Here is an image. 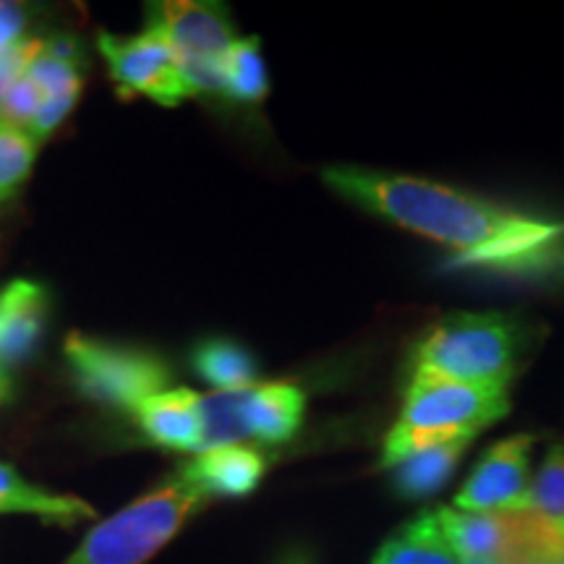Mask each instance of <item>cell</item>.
<instances>
[{
    "label": "cell",
    "instance_id": "14",
    "mask_svg": "<svg viewBox=\"0 0 564 564\" xmlns=\"http://www.w3.org/2000/svg\"><path fill=\"white\" fill-rule=\"evenodd\" d=\"M3 512H26L37 514L47 523L70 525L84 518H91L95 510L79 497L70 494H53L26 481L11 465L0 463V514Z\"/></svg>",
    "mask_w": 564,
    "mask_h": 564
},
{
    "label": "cell",
    "instance_id": "18",
    "mask_svg": "<svg viewBox=\"0 0 564 564\" xmlns=\"http://www.w3.org/2000/svg\"><path fill=\"white\" fill-rule=\"evenodd\" d=\"M223 97L241 105H257L270 95V79L257 37L236 40L220 55Z\"/></svg>",
    "mask_w": 564,
    "mask_h": 564
},
{
    "label": "cell",
    "instance_id": "22",
    "mask_svg": "<svg viewBox=\"0 0 564 564\" xmlns=\"http://www.w3.org/2000/svg\"><path fill=\"white\" fill-rule=\"evenodd\" d=\"M26 74L37 82V87L45 95V100H79L82 95V61L58 58V55L47 53L45 45L34 55V61L26 68Z\"/></svg>",
    "mask_w": 564,
    "mask_h": 564
},
{
    "label": "cell",
    "instance_id": "26",
    "mask_svg": "<svg viewBox=\"0 0 564 564\" xmlns=\"http://www.w3.org/2000/svg\"><path fill=\"white\" fill-rule=\"evenodd\" d=\"M11 400H13V379L11 373L0 366V405L11 403Z\"/></svg>",
    "mask_w": 564,
    "mask_h": 564
},
{
    "label": "cell",
    "instance_id": "8",
    "mask_svg": "<svg viewBox=\"0 0 564 564\" xmlns=\"http://www.w3.org/2000/svg\"><path fill=\"white\" fill-rule=\"evenodd\" d=\"M535 434H514L486 449L455 497L463 512L531 510V453Z\"/></svg>",
    "mask_w": 564,
    "mask_h": 564
},
{
    "label": "cell",
    "instance_id": "21",
    "mask_svg": "<svg viewBox=\"0 0 564 564\" xmlns=\"http://www.w3.org/2000/svg\"><path fill=\"white\" fill-rule=\"evenodd\" d=\"M531 512L564 535V442L549 449L531 478Z\"/></svg>",
    "mask_w": 564,
    "mask_h": 564
},
{
    "label": "cell",
    "instance_id": "1",
    "mask_svg": "<svg viewBox=\"0 0 564 564\" xmlns=\"http://www.w3.org/2000/svg\"><path fill=\"white\" fill-rule=\"evenodd\" d=\"M322 181L382 220L444 246L463 270L541 274L564 264V223L419 175L335 165Z\"/></svg>",
    "mask_w": 564,
    "mask_h": 564
},
{
    "label": "cell",
    "instance_id": "20",
    "mask_svg": "<svg viewBox=\"0 0 564 564\" xmlns=\"http://www.w3.org/2000/svg\"><path fill=\"white\" fill-rule=\"evenodd\" d=\"M34 158H37V141L26 131L0 121V209L9 207L24 188Z\"/></svg>",
    "mask_w": 564,
    "mask_h": 564
},
{
    "label": "cell",
    "instance_id": "25",
    "mask_svg": "<svg viewBox=\"0 0 564 564\" xmlns=\"http://www.w3.org/2000/svg\"><path fill=\"white\" fill-rule=\"evenodd\" d=\"M26 30V19L24 11L19 6L11 3H0V55L9 53L11 47H17L24 42V32Z\"/></svg>",
    "mask_w": 564,
    "mask_h": 564
},
{
    "label": "cell",
    "instance_id": "28",
    "mask_svg": "<svg viewBox=\"0 0 564 564\" xmlns=\"http://www.w3.org/2000/svg\"><path fill=\"white\" fill-rule=\"evenodd\" d=\"M528 564H564V554H552V556H539V560H531Z\"/></svg>",
    "mask_w": 564,
    "mask_h": 564
},
{
    "label": "cell",
    "instance_id": "12",
    "mask_svg": "<svg viewBox=\"0 0 564 564\" xmlns=\"http://www.w3.org/2000/svg\"><path fill=\"white\" fill-rule=\"evenodd\" d=\"M267 455L249 444H225L204 449L181 468V474L199 489L204 497H246L257 489L267 474Z\"/></svg>",
    "mask_w": 564,
    "mask_h": 564
},
{
    "label": "cell",
    "instance_id": "17",
    "mask_svg": "<svg viewBox=\"0 0 564 564\" xmlns=\"http://www.w3.org/2000/svg\"><path fill=\"white\" fill-rule=\"evenodd\" d=\"M468 447L470 440H457L405 457L403 463L390 468L394 491L405 499L432 497V494L440 491L449 481V476L455 474L457 463L463 460Z\"/></svg>",
    "mask_w": 564,
    "mask_h": 564
},
{
    "label": "cell",
    "instance_id": "3",
    "mask_svg": "<svg viewBox=\"0 0 564 564\" xmlns=\"http://www.w3.org/2000/svg\"><path fill=\"white\" fill-rule=\"evenodd\" d=\"M510 413V387H474L444 379L411 377L403 411L384 440L382 468L457 440L474 442Z\"/></svg>",
    "mask_w": 564,
    "mask_h": 564
},
{
    "label": "cell",
    "instance_id": "7",
    "mask_svg": "<svg viewBox=\"0 0 564 564\" xmlns=\"http://www.w3.org/2000/svg\"><path fill=\"white\" fill-rule=\"evenodd\" d=\"M97 45L108 61L110 76L123 91L144 95L167 108L192 97L181 74L178 53L158 26H147L133 37L102 32Z\"/></svg>",
    "mask_w": 564,
    "mask_h": 564
},
{
    "label": "cell",
    "instance_id": "29",
    "mask_svg": "<svg viewBox=\"0 0 564 564\" xmlns=\"http://www.w3.org/2000/svg\"><path fill=\"white\" fill-rule=\"evenodd\" d=\"M460 564H491V562H476V560H460Z\"/></svg>",
    "mask_w": 564,
    "mask_h": 564
},
{
    "label": "cell",
    "instance_id": "9",
    "mask_svg": "<svg viewBox=\"0 0 564 564\" xmlns=\"http://www.w3.org/2000/svg\"><path fill=\"white\" fill-rule=\"evenodd\" d=\"M147 26H158L171 40L181 61L220 58L236 42L230 11L223 3L204 0L152 3L147 9Z\"/></svg>",
    "mask_w": 564,
    "mask_h": 564
},
{
    "label": "cell",
    "instance_id": "4",
    "mask_svg": "<svg viewBox=\"0 0 564 564\" xmlns=\"http://www.w3.org/2000/svg\"><path fill=\"white\" fill-rule=\"evenodd\" d=\"M204 502L207 497L178 470L97 525L63 564H144Z\"/></svg>",
    "mask_w": 564,
    "mask_h": 564
},
{
    "label": "cell",
    "instance_id": "11",
    "mask_svg": "<svg viewBox=\"0 0 564 564\" xmlns=\"http://www.w3.org/2000/svg\"><path fill=\"white\" fill-rule=\"evenodd\" d=\"M147 440L175 453H202L204 423L202 394L186 387H175L152 394L133 411Z\"/></svg>",
    "mask_w": 564,
    "mask_h": 564
},
{
    "label": "cell",
    "instance_id": "10",
    "mask_svg": "<svg viewBox=\"0 0 564 564\" xmlns=\"http://www.w3.org/2000/svg\"><path fill=\"white\" fill-rule=\"evenodd\" d=\"M51 316V293L42 282L11 280L0 291V366L24 364L37 348Z\"/></svg>",
    "mask_w": 564,
    "mask_h": 564
},
{
    "label": "cell",
    "instance_id": "23",
    "mask_svg": "<svg viewBox=\"0 0 564 564\" xmlns=\"http://www.w3.org/2000/svg\"><path fill=\"white\" fill-rule=\"evenodd\" d=\"M42 102H45V95H42L37 82L24 70V74L11 84L9 91H6L3 100H0V121L30 133Z\"/></svg>",
    "mask_w": 564,
    "mask_h": 564
},
{
    "label": "cell",
    "instance_id": "6",
    "mask_svg": "<svg viewBox=\"0 0 564 564\" xmlns=\"http://www.w3.org/2000/svg\"><path fill=\"white\" fill-rule=\"evenodd\" d=\"M444 539L460 560L491 564H528L539 556L564 554V535L525 512H463L455 507L436 510Z\"/></svg>",
    "mask_w": 564,
    "mask_h": 564
},
{
    "label": "cell",
    "instance_id": "27",
    "mask_svg": "<svg viewBox=\"0 0 564 564\" xmlns=\"http://www.w3.org/2000/svg\"><path fill=\"white\" fill-rule=\"evenodd\" d=\"M278 564H314V556L303 552V549H293V552H288Z\"/></svg>",
    "mask_w": 564,
    "mask_h": 564
},
{
    "label": "cell",
    "instance_id": "5",
    "mask_svg": "<svg viewBox=\"0 0 564 564\" xmlns=\"http://www.w3.org/2000/svg\"><path fill=\"white\" fill-rule=\"evenodd\" d=\"M66 364L79 390L95 403L133 413L152 394L165 392L171 382V366L158 352L97 340L89 335H68Z\"/></svg>",
    "mask_w": 564,
    "mask_h": 564
},
{
    "label": "cell",
    "instance_id": "13",
    "mask_svg": "<svg viewBox=\"0 0 564 564\" xmlns=\"http://www.w3.org/2000/svg\"><path fill=\"white\" fill-rule=\"evenodd\" d=\"M306 415V392L293 382H267L246 390V429L249 440L285 444L299 434Z\"/></svg>",
    "mask_w": 564,
    "mask_h": 564
},
{
    "label": "cell",
    "instance_id": "24",
    "mask_svg": "<svg viewBox=\"0 0 564 564\" xmlns=\"http://www.w3.org/2000/svg\"><path fill=\"white\" fill-rule=\"evenodd\" d=\"M40 51H42V40L34 37V40H24L21 45L11 47L9 53L0 55V100H3V95L9 91L11 84L17 82L26 68H30V63Z\"/></svg>",
    "mask_w": 564,
    "mask_h": 564
},
{
    "label": "cell",
    "instance_id": "16",
    "mask_svg": "<svg viewBox=\"0 0 564 564\" xmlns=\"http://www.w3.org/2000/svg\"><path fill=\"white\" fill-rule=\"evenodd\" d=\"M371 564H460L444 539L436 512H423L387 539Z\"/></svg>",
    "mask_w": 564,
    "mask_h": 564
},
{
    "label": "cell",
    "instance_id": "15",
    "mask_svg": "<svg viewBox=\"0 0 564 564\" xmlns=\"http://www.w3.org/2000/svg\"><path fill=\"white\" fill-rule=\"evenodd\" d=\"M192 366L217 392L249 390L259 377V364L249 348L228 337H207L192 350Z\"/></svg>",
    "mask_w": 564,
    "mask_h": 564
},
{
    "label": "cell",
    "instance_id": "2",
    "mask_svg": "<svg viewBox=\"0 0 564 564\" xmlns=\"http://www.w3.org/2000/svg\"><path fill=\"white\" fill-rule=\"evenodd\" d=\"M528 348V327L512 314H453L429 329L413 352V377L474 387H510Z\"/></svg>",
    "mask_w": 564,
    "mask_h": 564
},
{
    "label": "cell",
    "instance_id": "19",
    "mask_svg": "<svg viewBox=\"0 0 564 564\" xmlns=\"http://www.w3.org/2000/svg\"><path fill=\"white\" fill-rule=\"evenodd\" d=\"M202 453L212 447H225V444H243V440H249V429H246V390L202 394Z\"/></svg>",
    "mask_w": 564,
    "mask_h": 564
}]
</instances>
